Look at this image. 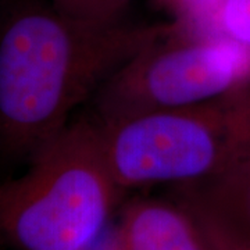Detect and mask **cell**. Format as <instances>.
<instances>
[{"label":"cell","instance_id":"30bf717a","mask_svg":"<svg viewBox=\"0 0 250 250\" xmlns=\"http://www.w3.org/2000/svg\"><path fill=\"white\" fill-rule=\"evenodd\" d=\"M214 249V248H213ZM214 250H250V246H239V248H218Z\"/></svg>","mask_w":250,"mask_h":250},{"label":"cell","instance_id":"52a82bcc","mask_svg":"<svg viewBox=\"0 0 250 250\" xmlns=\"http://www.w3.org/2000/svg\"><path fill=\"white\" fill-rule=\"evenodd\" d=\"M207 20L211 32L250 47V0H215Z\"/></svg>","mask_w":250,"mask_h":250},{"label":"cell","instance_id":"3957f363","mask_svg":"<svg viewBox=\"0 0 250 250\" xmlns=\"http://www.w3.org/2000/svg\"><path fill=\"white\" fill-rule=\"evenodd\" d=\"M96 124L106 164L123 190L196 182L250 150V86L196 106Z\"/></svg>","mask_w":250,"mask_h":250},{"label":"cell","instance_id":"8992f818","mask_svg":"<svg viewBox=\"0 0 250 250\" xmlns=\"http://www.w3.org/2000/svg\"><path fill=\"white\" fill-rule=\"evenodd\" d=\"M111 250H214L196 218L174 199H138L125 207Z\"/></svg>","mask_w":250,"mask_h":250},{"label":"cell","instance_id":"7a4b0ae2","mask_svg":"<svg viewBox=\"0 0 250 250\" xmlns=\"http://www.w3.org/2000/svg\"><path fill=\"white\" fill-rule=\"evenodd\" d=\"M0 184V250H92L123 189L108 170L99 126L72 120Z\"/></svg>","mask_w":250,"mask_h":250},{"label":"cell","instance_id":"5b68a950","mask_svg":"<svg viewBox=\"0 0 250 250\" xmlns=\"http://www.w3.org/2000/svg\"><path fill=\"white\" fill-rule=\"evenodd\" d=\"M170 192L196 218L211 248L250 246V150L214 175Z\"/></svg>","mask_w":250,"mask_h":250},{"label":"cell","instance_id":"277c9868","mask_svg":"<svg viewBox=\"0 0 250 250\" xmlns=\"http://www.w3.org/2000/svg\"><path fill=\"white\" fill-rule=\"evenodd\" d=\"M249 86L250 47L217 32L190 34L182 21L175 34L143 49L102 85L90 100V117L106 124L196 106Z\"/></svg>","mask_w":250,"mask_h":250},{"label":"cell","instance_id":"6da1fadb","mask_svg":"<svg viewBox=\"0 0 250 250\" xmlns=\"http://www.w3.org/2000/svg\"><path fill=\"white\" fill-rule=\"evenodd\" d=\"M181 27L89 24L50 1L10 10L0 24V154L27 163L117 70Z\"/></svg>","mask_w":250,"mask_h":250},{"label":"cell","instance_id":"ba28073f","mask_svg":"<svg viewBox=\"0 0 250 250\" xmlns=\"http://www.w3.org/2000/svg\"><path fill=\"white\" fill-rule=\"evenodd\" d=\"M54 9L68 17L98 25L124 22L132 0H49Z\"/></svg>","mask_w":250,"mask_h":250},{"label":"cell","instance_id":"9c48e42d","mask_svg":"<svg viewBox=\"0 0 250 250\" xmlns=\"http://www.w3.org/2000/svg\"><path fill=\"white\" fill-rule=\"evenodd\" d=\"M215 0H154V3L168 11H172L175 20L192 21L206 17L211 10Z\"/></svg>","mask_w":250,"mask_h":250}]
</instances>
